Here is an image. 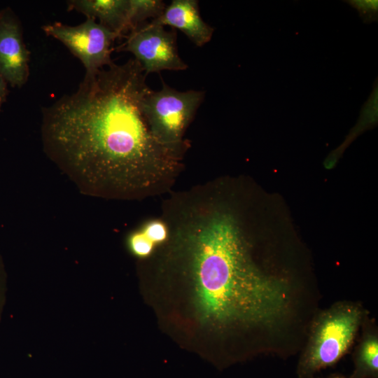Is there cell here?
<instances>
[{"mask_svg":"<svg viewBox=\"0 0 378 378\" xmlns=\"http://www.w3.org/2000/svg\"><path fill=\"white\" fill-rule=\"evenodd\" d=\"M192 222L184 241L201 318L221 331H255L270 353L298 351L293 339L305 342L318 290L256 265L230 214L206 213Z\"/></svg>","mask_w":378,"mask_h":378,"instance_id":"obj_2","label":"cell"},{"mask_svg":"<svg viewBox=\"0 0 378 378\" xmlns=\"http://www.w3.org/2000/svg\"><path fill=\"white\" fill-rule=\"evenodd\" d=\"M362 335L353 360L354 369L349 378H378V332L368 316L362 326Z\"/></svg>","mask_w":378,"mask_h":378,"instance_id":"obj_10","label":"cell"},{"mask_svg":"<svg viewBox=\"0 0 378 378\" xmlns=\"http://www.w3.org/2000/svg\"><path fill=\"white\" fill-rule=\"evenodd\" d=\"M8 94V83L0 74V111L6 102Z\"/></svg>","mask_w":378,"mask_h":378,"instance_id":"obj_15","label":"cell"},{"mask_svg":"<svg viewBox=\"0 0 378 378\" xmlns=\"http://www.w3.org/2000/svg\"><path fill=\"white\" fill-rule=\"evenodd\" d=\"M29 55L18 17L6 7L0 10V74L11 87H22L29 76Z\"/></svg>","mask_w":378,"mask_h":378,"instance_id":"obj_7","label":"cell"},{"mask_svg":"<svg viewBox=\"0 0 378 378\" xmlns=\"http://www.w3.org/2000/svg\"><path fill=\"white\" fill-rule=\"evenodd\" d=\"M328 378H346V377H344V375L342 374H335V375H332Z\"/></svg>","mask_w":378,"mask_h":378,"instance_id":"obj_17","label":"cell"},{"mask_svg":"<svg viewBox=\"0 0 378 378\" xmlns=\"http://www.w3.org/2000/svg\"><path fill=\"white\" fill-rule=\"evenodd\" d=\"M346 2L358 10L364 22L370 23L377 20V0H350Z\"/></svg>","mask_w":378,"mask_h":378,"instance_id":"obj_13","label":"cell"},{"mask_svg":"<svg viewBox=\"0 0 378 378\" xmlns=\"http://www.w3.org/2000/svg\"><path fill=\"white\" fill-rule=\"evenodd\" d=\"M146 78L135 59L112 63L42 109L45 150L88 192L136 194L177 167L179 157L157 140L141 112Z\"/></svg>","mask_w":378,"mask_h":378,"instance_id":"obj_1","label":"cell"},{"mask_svg":"<svg viewBox=\"0 0 378 378\" xmlns=\"http://www.w3.org/2000/svg\"><path fill=\"white\" fill-rule=\"evenodd\" d=\"M205 92L178 91L162 80L160 90L150 88L144 95L141 110L157 140L180 157L185 149L184 133L201 105Z\"/></svg>","mask_w":378,"mask_h":378,"instance_id":"obj_4","label":"cell"},{"mask_svg":"<svg viewBox=\"0 0 378 378\" xmlns=\"http://www.w3.org/2000/svg\"><path fill=\"white\" fill-rule=\"evenodd\" d=\"M154 245L141 230L134 232L128 239V246L130 251L134 255L141 258L150 255Z\"/></svg>","mask_w":378,"mask_h":378,"instance_id":"obj_12","label":"cell"},{"mask_svg":"<svg viewBox=\"0 0 378 378\" xmlns=\"http://www.w3.org/2000/svg\"><path fill=\"white\" fill-rule=\"evenodd\" d=\"M68 10H76L87 18L99 23L115 33L118 38L126 35L125 24L129 0H71Z\"/></svg>","mask_w":378,"mask_h":378,"instance_id":"obj_9","label":"cell"},{"mask_svg":"<svg viewBox=\"0 0 378 378\" xmlns=\"http://www.w3.org/2000/svg\"><path fill=\"white\" fill-rule=\"evenodd\" d=\"M150 22L181 31L198 47L209 42L214 31L201 17L197 0H173L158 18Z\"/></svg>","mask_w":378,"mask_h":378,"instance_id":"obj_8","label":"cell"},{"mask_svg":"<svg viewBox=\"0 0 378 378\" xmlns=\"http://www.w3.org/2000/svg\"><path fill=\"white\" fill-rule=\"evenodd\" d=\"M154 244L162 243L167 238V228L161 221L153 220L146 223L141 230Z\"/></svg>","mask_w":378,"mask_h":378,"instance_id":"obj_14","label":"cell"},{"mask_svg":"<svg viewBox=\"0 0 378 378\" xmlns=\"http://www.w3.org/2000/svg\"><path fill=\"white\" fill-rule=\"evenodd\" d=\"M126 38L125 42L115 50L133 54L146 76L164 70L182 71L188 68L179 56L174 30L167 31L163 26L145 22L130 31Z\"/></svg>","mask_w":378,"mask_h":378,"instance_id":"obj_6","label":"cell"},{"mask_svg":"<svg viewBox=\"0 0 378 378\" xmlns=\"http://www.w3.org/2000/svg\"><path fill=\"white\" fill-rule=\"evenodd\" d=\"M3 281H4V271H3L2 263L0 260V303H1V289L3 286Z\"/></svg>","mask_w":378,"mask_h":378,"instance_id":"obj_16","label":"cell"},{"mask_svg":"<svg viewBox=\"0 0 378 378\" xmlns=\"http://www.w3.org/2000/svg\"><path fill=\"white\" fill-rule=\"evenodd\" d=\"M166 5L162 0H129L127 12L126 36L149 18H158L164 11Z\"/></svg>","mask_w":378,"mask_h":378,"instance_id":"obj_11","label":"cell"},{"mask_svg":"<svg viewBox=\"0 0 378 378\" xmlns=\"http://www.w3.org/2000/svg\"><path fill=\"white\" fill-rule=\"evenodd\" d=\"M368 312L359 302L340 301L312 318L297 366L299 378H313L335 365L351 349Z\"/></svg>","mask_w":378,"mask_h":378,"instance_id":"obj_3","label":"cell"},{"mask_svg":"<svg viewBox=\"0 0 378 378\" xmlns=\"http://www.w3.org/2000/svg\"><path fill=\"white\" fill-rule=\"evenodd\" d=\"M47 36L62 43L83 63L85 75H92L111 65L112 44L117 35L93 19L69 26L61 22L43 25Z\"/></svg>","mask_w":378,"mask_h":378,"instance_id":"obj_5","label":"cell"}]
</instances>
